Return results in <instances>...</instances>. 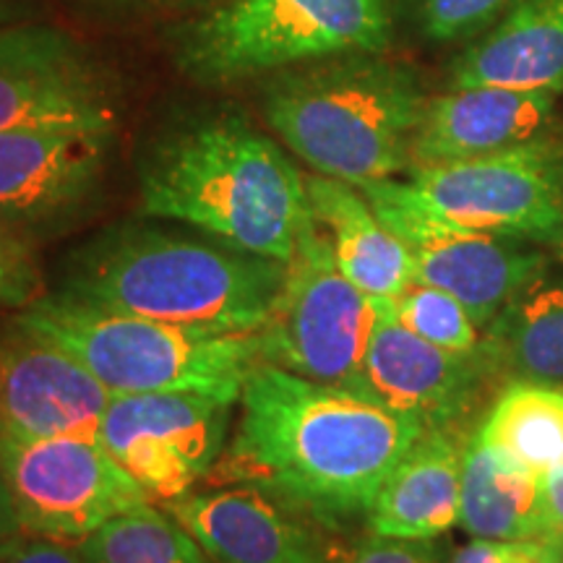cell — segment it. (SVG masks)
Segmentation results:
<instances>
[{"mask_svg":"<svg viewBox=\"0 0 563 563\" xmlns=\"http://www.w3.org/2000/svg\"><path fill=\"white\" fill-rule=\"evenodd\" d=\"M45 290L34 243L0 222V308L21 311Z\"/></svg>","mask_w":563,"mask_h":563,"instance_id":"cell-27","label":"cell"},{"mask_svg":"<svg viewBox=\"0 0 563 563\" xmlns=\"http://www.w3.org/2000/svg\"><path fill=\"white\" fill-rule=\"evenodd\" d=\"M563 95V0H517L454 60L449 87Z\"/></svg>","mask_w":563,"mask_h":563,"instance_id":"cell-19","label":"cell"},{"mask_svg":"<svg viewBox=\"0 0 563 563\" xmlns=\"http://www.w3.org/2000/svg\"><path fill=\"white\" fill-rule=\"evenodd\" d=\"M407 183L446 220L563 253L561 131L485 157L418 167Z\"/></svg>","mask_w":563,"mask_h":563,"instance_id":"cell-9","label":"cell"},{"mask_svg":"<svg viewBox=\"0 0 563 563\" xmlns=\"http://www.w3.org/2000/svg\"><path fill=\"white\" fill-rule=\"evenodd\" d=\"M112 394L81 361L13 316L0 332V433L100 439Z\"/></svg>","mask_w":563,"mask_h":563,"instance_id":"cell-15","label":"cell"},{"mask_svg":"<svg viewBox=\"0 0 563 563\" xmlns=\"http://www.w3.org/2000/svg\"><path fill=\"white\" fill-rule=\"evenodd\" d=\"M543 496H545V538L553 551L563 555V467L543 475Z\"/></svg>","mask_w":563,"mask_h":563,"instance_id":"cell-31","label":"cell"},{"mask_svg":"<svg viewBox=\"0 0 563 563\" xmlns=\"http://www.w3.org/2000/svg\"><path fill=\"white\" fill-rule=\"evenodd\" d=\"M376 311L355 391L422 431L473 433L501 391L481 344L473 352L435 347L410 332L394 306Z\"/></svg>","mask_w":563,"mask_h":563,"instance_id":"cell-12","label":"cell"},{"mask_svg":"<svg viewBox=\"0 0 563 563\" xmlns=\"http://www.w3.org/2000/svg\"><path fill=\"white\" fill-rule=\"evenodd\" d=\"M481 350L501 386H563V256L506 302L481 332Z\"/></svg>","mask_w":563,"mask_h":563,"instance_id":"cell-21","label":"cell"},{"mask_svg":"<svg viewBox=\"0 0 563 563\" xmlns=\"http://www.w3.org/2000/svg\"><path fill=\"white\" fill-rule=\"evenodd\" d=\"M16 319L66 347L112 397L194 391L238 402L249 376L264 363L258 332L175 327L58 290L42 292Z\"/></svg>","mask_w":563,"mask_h":563,"instance_id":"cell-5","label":"cell"},{"mask_svg":"<svg viewBox=\"0 0 563 563\" xmlns=\"http://www.w3.org/2000/svg\"><path fill=\"white\" fill-rule=\"evenodd\" d=\"M555 102L548 91L506 87H449L428 97L412 141L410 170L514 150L553 131ZM407 170V173H410Z\"/></svg>","mask_w":563,"mask_h":563,"instance_id":"cell-17","label":"cell"},{"mask_svg":"<svg viewBox=\"0 0 563 563\" xmlns=\"http://www.w3.org/2000/svg\"><path fill=\"white\" fill-rule=\"evenodd\" d=\"M0 563H87L79 545L24 534L16 545L0 555Z\"/></svg>","mask_w":563,"mask_h":563,"instance_id":"cell-30","label":"cell"},{"mask_svg":"<svg viewBox=\"0 0 563 563\" xmlns=\"http://www.w3.org/2000/svg\"><path fill=\"white\" fill-rule=\"evenodd\" d=\"M460 527L483 540L545 538L543 477L493 449L481 428L464 441Z\"/></svg>","mask_w":563,"mask_h":563,"instance_id":"cell-22","label":"cell"},{"mask_svg":"<svg viewBox=\"0 0 563 563\" xmlns=\"http://www.w3.org/2000/svg\"><path fill=\"white\" fill-rule=\"evenodd\" d=\"M394 313L410 332L435 347L473 352L481 344V327L460 298L439 287L412 282L394 302Z\"/></svg>","mask_w":563,"mask_h":563,"instance_id":"cell-25","label":"cell"},{"mask_svg":"<svg viewBox=\"0 0 563 563\" xmlns=\"http://www.w3.org/2000/svg\"><path fill=\"white\" fill-rule=\"evenodd\" d=\"M24 527H21L16 509H13L9 485H5L3 470H0V555H3L9 548H13L24 538Z\"/></svg>","mask_w":563,"mask_h":563,"instance_id":"cell-32","label":"cell"},{"mask_svg":"<svg viewBox=\"0 0 563 563\" xmlns=\"http://www.w3.org/2000/svg\"><path fill=\"white\" fill-rule=\"evenodd\" d=\"M214 563H329L332 534L251 485H214L162 506Z\"/></svg>","mask_w":563,"mask_h":563,"instance_id":"cell-16","label":"cell"},{"mask_svg":"<svg viewBox=\"0 0 563 563\" xmlns=\"http://www.w3.org/2000/svg\"><path fill=\"white\" fill-rule=\"evenodd\" d=\"M449 559L452 551L441 538L407 540L365 530L347 545H334L329 563H449Z\"/></svg>","mask_w":563,"mask_h":563,"instance_id":"cell-28","label":"cell"},{"mask_svg":"<svg viewBox=\"0 0 563 563\" xmlns=\"http://www.w3.org/2000/svg\"><path fill=\"white\" fill-rule=\"evenodd\" d=\"M357 188L410 253L415 282L460 298L481 332L527 282L563 256L545 245L446 220L420 203L407 180H371Z\"/></svg>","mask_w":563,"mask_h":563,"instance_id":"cell-8","label":"cell"},{"mask_svg":"<svg viewBox=\"0 0 563 563\" xmlns=\"http://www.w3.org/2000/svg\"><path fill=\"white\" fill-rule=\"evenodd\" d=\"M470 433L426 431L376 490L365 530L435 540L460 527L462 452Z\"/></svg>","mask_w":563,"mask_h":563,"instance_id":"cell-18","label":"cell"},{"mask_svg":"<svg viewBox=\"0 0 563 563\" xmlns=\"http://www.w3.org/2000/svg\"><path fill=\"white\" fill-rule=\"evenodd\" d=\"M426 91L378 53L287 70L264 91V118L313 173L352 186L410 170Z\"/></svg>","mask_w":563,"mask_h":563,"instance_id":"cell-4","label":"cell"},{"mask_svg":"<svg viewBox=\"0 0 563 563\" xmlns=\"http://www.w3.org/2000/svg\"><path fill=\"white\" fill-rule=\"evenodd\" d=\"M376 316V302L344 277L327 232L311 214L287 262L277 311L258 332L264 363L355 389Z\"/></svg>","mask_w":563,"mask_h":563,"instance_id":"cell-7","label":"cell"},{"mask_svg":"<svg viewBox=\"0 0 563 563\" xmlns=\"http://www.w3.org/2000/svg\"><path fill=\"white\" fill-rule=\"evenodd\" d=\"M141 209L287 264L311 217L306 178L238 112L173 131L139 175Z\"/></svg>","mask_w":563,"mask_h":563,"instance_id":"cell-3","label":"cell"},{"mask_svg":"<svg viewBox=\"0 0 563 563\" xmlns=\"http://www.w3.org/2000/svg\"><path fill=\"white\" fill-rule=\"evenodd\" d=\"M287 264L235 245L123 224L68 256L55 290L91 306L209 332H262Z\"/></svg>","mask_w":563,"mask_h":563,"instance_id":"cell-2","label":"cell"},{"mask_svg":"<svg viewBox=\"0 0 563 563\" xmlns=\"http://www.w3.org/2000/svg\"><path fill=\"white\" fill-rule=\"evenodd\" d=\"M311 214L332 243L336 264L376 306H394L415 282L410 253L352 183L306 175Z\"/></svg>","mask_w":563,"mask_h":563,"instance_id":"cell-20","label":"cell"},{"mask_svg":"<svg viewBox=\"0 0 563 563\" xmlns=\"http://www.w3.org/2000/svg\"><path fill=\"white\" fill-rule=\"evenodd\" d=\"M209 485H251L329 534L365 525L394 464L422 428L347 386L262 363Z\"/></svg>","mask_w":563,"mask_h":563,"instance_id":"cell-1","label":"cell"},{"mask_svg":"<svg viewBox=\"0 0 563 563\" xmlns=\"http://www.w3.org/2000/svg\"><path fill=\"white\" fill-rule=\"evenodd\" d=\"M483 439L534 475L563 467V386L506 384L481 420Z\"/></svg>","mask_w":563,"mask_h":563,"instance_id":"cell-23","label":"cell"},{"mask_svg":"<svg viewBox=\"0 0 563 563\" xmlns=\"http://www.w3.org/2000/svg\"><path fill=\"white\" fill-rule=\"evenodd\" d=\"M118 131L110 84L66 32L42 24L0 30V131Z\"/></svg>","mask_w":563,"mask_h":563,"instance_id":"cell-14","label":"cell"},{"mask_svg":"<svg viewBox=\"0 0 563 563\" xmlns=\"http://www.w3.org/2000/svg\"><path fill=\"white\" fill-rule=\"evenodd\" d=\"M0 470L26 534L79 545L118 514L152 504L108 449L81 435L0 433Z\"/></svg>","mask_w":563,"mask_h":563,"instance_id":"cell-10","label":"cell"},{"mask_svg":"<svg viewBox=\"0 0 563 563\" xmlns=\"http://www.w3.org/2000/svg\"><path fill=\"white\" fill-rule=\"evenodd\" d=\"M389 0H214L191 26L180 68L228 84L340 55L382 53Z\"/></svg>","mask_w":563,"mask_h":563,"instance_id":"cell-6","label":"cell"},{"mask_svg":"<svg viewBox=\"0 0 563 563\" xmlns=\"http://www.w3.org/2000/svg\"><path fill=\"white\" fill-rule=\"evenodd\" d=\"M517 0H412L420 32L433 42L481 37Z\"/></svg>","mask_w":563,"mask_h":563,"instance_id":"cell-26","label":"cell"},{"mask_svg":"<svg viewBox=\"0 0 563 563\" xmlns=\"http://www.w3.org/2000/svg\"><path fill=\"white\" fill-rule=\"evenodd\" d=\"M235 407V399L194 391L112 397L97 441L152 504L170 506L214 473L230 443Z\"/></svg>","mask_w":563,"mask_h":563,"instance_id":"cell-11","label":"cell"},{"mask_svg":"<svg viewBox=\"0 0 563 563\" xmlns=\"http://www.w3.org/2000/svg\"><path fill=\"white\" fill-rule=\"evenodd\" d=\"M87 563H214L191 532L157 504L118 514L81 540Z\"/></svg>","mask_w":563,"mask_h":563,"instance_id":"cell-24","label":"cell"},{"mask_svg":"<svg viewBox=\"0 0 563 563\" xmlns=\"http://www.w3.org/2000/svg\"><path fill=\"white\" fill-rule=\"evenodd\" d=\"M115 131H0V222L26 241L66 230L100 194Z\"/></svg>","mask_w":563,"mask_h":563,"instance_id":"cell-13","label":"cell"},{"mask_svg":"<svg viewBox=\"0 0 563 563\" xmlns=\"http://www.w3.org/2000/svg\"><path fill=\"white\" fill-rule=\"evenodd\" d=\"M543 555H555L563 561L559 551L543 540H522V543H511V540H483L473 538L467 545L452 551L449 563H532Z\"/></svg>","mask_w":563,"mask_h":563,"instance_id":"cell-29","label":"cell"}]
</instances>
